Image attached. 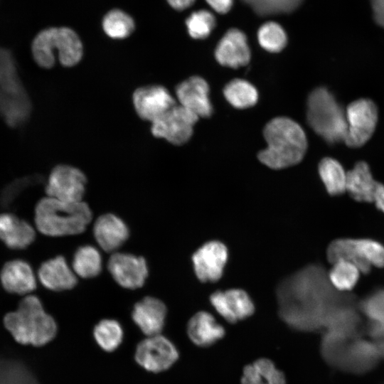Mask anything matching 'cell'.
<instances>
[{
    "label": "cell",
    "mask_w": 384,
    "mask_h": 384,
    "mask_svg": "<svg viewBox=\"0 0 384 384\" xmlns=\"http://www.w3.org/2000/svg\"><path fill=\"white\" fill-rule=\"evenodd\" d=\"M267 146L258 154L259 160L274 169L287 168L304 158L307 140L302 127L294 120L279 117L270 121L264 129Z\"/></svg>",
    "instance_id": "cell-1"
},
{
    "label": "cell",
    "mask_w": 384,
    "mask_h": 384,
    "mask_svg": "<svg viewBox=\"0 0 384 384\" xmlns=\"http://www.w3.org/2000/svg\"><path fill=\"white\" fill-rule=\"evenodd\" d=\"M4 324L14 339L21 344L42 346L56 336L55 319L46 312L39 298L28 295L15 311L6 314Z\"/></svg>",
    "instance_id": "cell-2"
},
{
    "label": "cell",
    "mask_w": 384,
    "mask_h": 384,
    "mask_svg": "<svg viewBox=\"0 0 384 384\" xmlns=\"http://www.w3.org/2000/svg\"><path fill=\"white\" fill-rule=\"evenodd\" d=\"M34 220L38 230L45 235H73L85 230L92 220V211L82 201L67 202L47 196L37 203Z\"/></svg>",
    "instance_id": "cell-3"
},
{
    "label": "cell",
    "mask_w": 384,
    "mask_h": 384,
    "mask_svg": "<svg viewBox=\"0 0 384 384\" xmlns=\"http://www.w3.org/2000/svg\"><path fill=\"white\" fill-rule=\"evenodd\" d=\"M306 119L311 129L326 142H344L347 132L346 111L326 87L314 90L307 100Z\"/></svg>",
    "instance_id": "cell-4"
},
{
    "label": "cell",
    "mask_w": 384,
    "mask_h": 384,
    "mask_svg": "<svg viewBox=\"0 0 384 384\" xmlns=\"http://www.w3.org/2000/svg\"><path fill=\"white\" fill-rule=\"evenodd\" d=\"M31 48L35 61L44 68L53 66L55 52L60 63L66 67L78 63L82 55V46L78 36L65 27L41 31L34 38Z\"/></svg>",
    "instance_id": "cell-5"
},
{
    "label": "cell",
    "mask_w": 384,
    "mask_h": 384,
    "mask_svg": "<svg viewBox=\"0 0 384 384\" xmlns=\"http://www.w3.org/2000/svg\"><path fill=\"white\" fill-rule=\"evenodd\" d=\"M346 118L348 128L344 142L351 148L361 147L370 139L376 128L377 106L370 99L356 100L346 107Z\"/></svg>",
    "instance_id": "cell-6"
},
{
    "label": "cell",
    "mask_w": 384,
    "mask_h": 384,
    "mask_svg": "<svg viewBox=\"0 0 384 384\" xmlns=\"http://www.w3.org/2000/svg\"><path fill=\"white\" fill-rule=\"evenodd\" d=\"M174 343L161 334L146 336L137 346L134 360L148 372L158 373L170 368L178 359Z\"/></svg>",
    "instance_id": "cell-7"
},
{
    "label": "cell",
    "mask_w": 384,
    "mask_h": 384,
    "mask_svg": "<svg viewBox=\"0 0 384 384\" xmlns=\"http://www.w3.org/2000/svg\"><path fill=\"white\" fill-rule=\"evenodd\" d=\"M198 117L181 105H175L151 122V133L175 145L189 140Z\"/></svg>",
    "instance_id": "cell-8"
},
{
    "label": "cell",
    "mask_w": 384,
    "mask_h": 384,
    "mask_svg": "<svg viewBox=\"0 0 384 384\" xmlns=\"http://www.w3.org/2000/svg\"><path fill=\"white\" fill-rule=\"evenodd\" d=\"M87 179L78 169L58 165L51 171L46 186L47 196L67 202L82 201Z\"/></svg>",
    "instance_id": "cell-9"
},
{
    "label": "cell",
    "mask_w": 384,
    "mask_h": 384,
    "mask_svg": "<svg viewBox=\"0 0 384 384\" xmlns=\"http://www.w3.org/2000/svg\"><path fill=\"white\" fill-rule=\"evenodd\" d=\"M108 270L121 287L135 289L142 287L148 277L146 260L126 252H114L107 262Z\"/></svg>",
    "instance_id": "cell-10"
},
{
    "label": "cell",
    "mask_w": 384,
    "mask_h": 384,
    "mask_svg": "<svg viewBox=\"0 0 384 384\" xmlns=\"http://www.w3.org/2000/svg\"><path fill=\"white\" fill-rule=\"evenodd\" d=\"M133 103L138 115L151 122L176 105L170 92L161 85L138 88L133 94Z\"/></svg>",
    "instance_id": "cell-11"
},
{
    "label": "cell",
    "mask_w": 384,
    "mask_h": 384,
    "mask_svg": "<svg viewBox=\"0 0 384 384\" xmlns=\"http://www.w3.org/2000/svg\"><path fill=\"white\" fill-rule=\"evenodd\" d=\"M228 260V250L220 242L204 244L192 256L194 271L201 282H216L222 276Z\"/></svg>",
    "instance_id": "cell-12"
},
{
    "label": "cell",
    "mask_w": 384,
    "mask_h": 384,
    "mask_svg": "<svg viewBox=\"0 0 384 384\" xmlns=\"http://www.w3.org/2000/svg\"><path fill=\"white\" fill-rule=\"evenodd\" d=\"M382 357L374 341L357 337L348 341L344 350L341 369L362 373L375 367Z\"/></svg>",
    "instance_id": "cell-13"
},
{
    "label": "cell",
    "mask_w": 384,
    "mask_h": 384,
    "mask_svg": "<svg viewBox=\"0 0 384 384\" xmlns=\"http://www.w3.org/2000/svg\"><path fill=\"white\" fill-rule=\"evenodd\" d=\"M210 301L216 311L229 323H236L251 316L255 307L249 295L242 289L217 291Z\"/></svg>",
    "instance_id": "cell-14"
},
{
    "label": "cell",
    "mask_w": 384,
    "mask_h": 384,
    "mask_svg": "<svg viewBox=\"0 0 384 384\" xmlns=\"http://www.w3.org/2000/svg\"><path fill=\"white\" fill-rule=\"evenodd\" d=\"M180 105L196 114L198 117H209L213 107L209 99L207 82L199 76H193L180 83L176 88Z\"/></svg>",
    "instance_id": "cell-15"
},
{
    "label": "cell",
    "mask_w": 384,
    "mask_h": 384,
    "mask_svg": "<svg viewBox=\"0 0 384 384\" xmlns=\"http://www.w3.org/2000/svg\"><path fill=\"white\" fill-rule=\"evenodd\" d=\"M215 57L223 66L238 68L247 65L250 50L245 33L237 28L228 30L218 42Z\"/></svg>",
    "instance_id": "cell-16"
},
{
    "label": "cell",
    "mask_w": 384,
    "mask_h": 384,
    "mask_svg": "<svg viewBox=\"0 0 384 384\" xmlns=\"http://www.w3.org/2000/svg\"><path fill=\"white\" fill-rule=\"evenodd\" d=\"M166 314L167 309L162 301L146 297L134 304L132 318L140 331L146 336H150L161 334Z\"/></svg>",
    "instance_id": "cell-17"
},
{
    "label": "cell",
    "mask_w": 384,
    "mask_h": 384,
    "mask_svg": "<svg viewBox=\"0 0 384 384\" xmlns=\"http://www.w3.org/2000/svg\"><path fill=\"white\" fill-rule=\"evenodd\" d=\"M93 234L98 245L112 252L119 249L128 239L129 232L126 223L112 213H106L97 218Z\"/></svg>",
    "instance_id": "cell-18"
},
{
    "label": "cell",
    "mask_w": 384,
    "mask_h": 384,
    "mask_svg": "<svg viewBox=\"0 0 384 384\" xmlns=\"http://www.w3.org/2000/svg\"><path fill=\"white\" fill-rule=\"evenodd\" d=\"M0 282L4 289L13 294H26L36 288V279L31 265L16 259L6 262L0 272Z\"/></svg>",
    "instance_id": "cell-19"
},
{
    "label": "cell",
    "mask_w": 384,
    "mask_h": 384,
    "mask_svg": "<svg viewBox=\"0 0 384 384\" xmlns=\"http://www.w3.org/2000/svg\"><path fill=\"white\" fill-rule=\"evenodd\" d=\"M40 282L46 289L60 292L69 290L77 284L76 274L63 256L46 260L38 269Z\"/></svg>",
    "instance_id": "cell-20"
},
{
    "label": "cell",
    "mask_w": 384,
    "mask_h": 384,
    "mask_svg": "<svg viewBox=\"0 0 384 384\" xmlns=\"http://www.w3.org/2000/svg\"><path fill=\"white\" fill-rule=\"evenodd\" d=\"M36 232L26 220L9 213L0 214V240L9 248L24 249L35 240Z\"/></svg>",
    "instance_id": "cell-21"
},
{
    "label": "cell",
    "mask_w": 384,
    "mask_h": 384,
    "mask_svg": "<svg viewBox=\"0 0 384 384\" xmlns=\"http://www.w3.org/2000/svg\"><path fill=\"white\" fill-rule=\"evenodd\" d=\"M225 331L208 312L199 311L194 314L187 324V334L196 346L208 347L223 338Z\"/></svg>",
    "instance_id": "cell-22"
},
{
    "label": "cell",
    "mask_w": 384,
    "mask_h": 384,
    "mask_svg": "<svg viewBox=\"0 0 384 384\" xmlns=\"http://www.w3.org/2000/svg\"><path fill=\"white\" fill-rule=\"evenodd\" d=\"M378 183L365 161H358L347 172L346 191L357 201L373 202Z\"/></svg>",
    "instance_id": "cell-23"
},
{
    "label": "cell",
    "mask_w": 384,
    "mask_h": 384,
    "mask_svg": "<svg viewBox=\"0 0 384 384\" xmlns=\"http://www.w3.org/2000/svg\"><path fill=\"white\" fill-rule=\"evenodd\" d=\"M31 110L24 89L9 91L0 89V115L11 127H17L28 117Z\"/></svg>",
    "instance_id": "cell-24"
},
{
    "label": "cell",
    "mask_w": 384,
    "mask_h": 384,
    "mask_svg": "<svg viewBox=\"0 0 384 384\" xmlns=\"http://www.w3.org/2000/svg\"><path fill=\"white\" fill-rule=\"evenodd\" d=\"M241 384H286V379L271 360L262 358L245 366Z\"/></svg>",
    "instance_id": "cell-25"
},
{
    "label": "cell",
    "mask_w": 384,
    "mask_h": 384,
    "mask_svg": "<svg viewBox=\"0 0 384 384\" xmlns=\"http://www.w3.org/2000/svg\"><path fill=\"white\" fill-rule=\"evenodd\" d=\"M327 259L331 263L347 261L356 265L361 272L368 273L371 267L362 257L356 239L339 238L332 241L327 248Z\"/></svg>",
    "instance_id": "cell-26"
},
{
    "label": "cell",
    "mask_w": 384,
    "mask_h": 384,
    "mask_svg": "<svg viewBox=\"0 0 384 384\" xmlns=\"http://www.w3.org/2000/svg\"><path fill=\"white\" fill-rule=\"evenodd\" d=\"M72 267L75 274L80 277L89 279L97 277L102 267L101 254L92 245L80 246L73 255Z\"/></svg>",
    "instance_id": "cell-27"
},
{
    "label": "cell",
    "mask_w": 384,
    "mask_h": 384,
    "mask_svg": "<svg viewBox=\"0 0 384 384\" xmlns=\"http://www.w3.org/2000/svg\"><path fill=\"white\" fill-rule=\"evenodd\" d=\"M319 174L330 195H341L346 191L347 172L337 160L324 158L319 165Z\"/></svg>",
    "instance_id": "cell-28"
},
{
    "label": "cell",
    "mask_w": 384,
    "mask_h": 384,
    "mask_svg": "<svg viewBox=\"0 0 384 384\" xmlns=\"http://www.w3.org/2000/svg\"><path fill=\"white\" fill-rule=\"evenodd\" d=\"M93 336L99 347L111 353L117 350L124 338V331L121 324L112 319L100 321L94 327Z\"/></svg>",
    "instance_id": "cell-29"
},
{
    "label": "cell",
    "mask_w": 384,
    "mask_h": 384,
    "mask_svg": "<svg viewBox=\"0 0 384 384\" xmlns=\"http://www.w3.org/2000/svg\"><path fill=\"white\" fill-rule=\"evenodd\" d=\"M223 94L228 102L238 109L252 107L258 100L256 88L242 79H235L228 82L224 87Z\"/></svg>",
    "instance_id": "cell-30"
},
{
    "label": "cell",
    "mask_w": 384,
    "mask_h": 384,
    "mask_svg": "<svg viewBox=\"0 0 384 384\" xmlns=\"http://www.w3.org/2000/svg\"><path fill=\"white\" fill-rule=\"evenodd\" d=\"M332 265L328 274L332 287L340 292H348L353 289L360 277L358 267L347 261H338Z\"/></svg>",
    "instance_id": "cell-31"
},
{
    "label": "cell",
    "mask_w": 384,
    "mask_h": 384,
    "mask_svg": "<svg viewBox=\"0 0 384 384\" xmlns=\"http://www.w3.org/2000/svg\"><path fill=\"white\" fill-rule=\"evenodd\" d=\"M102 27L107 36L113 38H124L134 29L133 19L119 9L108 12L102 21Z\"/></svg>",
    "instance_id": "cell-32"
},
{
    "label": "cell",
    "mask_w": 384,
    "mask_h": 384,
    "mask_svg": "<svg viewBox=\"0 0 384 384\" xmlns=\"http://www.w3.org/2000/svg\"><path fill=\"white\" fill-rule=\"evenodd\" d=\"M361 310L368 319V330L384 331V289L369 296L361 304Z\"/></svg>",
    "instance_id": "cell-33"
},
{
    "label": "cell",
    "mask_w": 384,
    "mask_h": 384,
    "mask_svg": "<svg viewBox=\"0 0 384 384\" xmlns=\"http://www.w3.org/2000/svg\"><path fill=\"white\" fill-rule=\"evenodd\" d=\"M257 38L260 45L271 53L281 51L287 41L284 29L275 22H267L263 24L258 30Z\"/></svg>",
    "instance_id": "cell-34"
},
{
    "label": "cell",
    "mask_w": 384,
    "mask_h": 384,
    "mask_svg": "<svg viewBox=\"0 0 384 384\" xmlns=\"http://www.w3.org/2000/svg\"><path fill=\"white\" fill-rule=\"evenodd\" d=\"M189 35L195 39L207 38L215 26V16L210 11L193 12L186 21Z\"/></svg>",
    "instance_id": "cell-35"
},
{
    "label": "cell",
    "mask_w": 384,
    "mask_h": 384,
    "mask_svg": "<svg viewBox=\"0 0 384 384\" xmlns=\"http://www.w3.org/2000/svg\"><path fill=\"white\" fill-rule=\"evenodd\" d=\"M0 89L18 91L23 89L18 78L14 60L9 50L0 48Z\"/></svg>",
    "instance_id": "cell-36"
},
{
    "label": "cell",
    "mask_w": 384,
    "mask_h": 384,
    "mask_svg": "<svg viewBox=\"0 0 384 384\" xmlns=\"http://www.w3.org/2000/svg\"><path fill=\"white\" fill-rule=\"evenodd\" d=\"M357 247L364 260L376 267H384V245L372 239H356Z\"/></svg>",
    "instance_id": "cell-37"
},
{
    "label": "cell",
    "mask_w": 384,
    "mask_h": 384,
    "mask_svg": "<svg viewBox=\"0 0 384 384\" xmlns=\"http://www.w3.org/2000/svg\"><path fill=\"white\" fill-rule=\"evenodd\" d=\"M28 181V179H20L8 186L0 196V204L2 206H7L12 203L17 193L29 184Z\"/></svg>",
    "instance_id": "cell-38"
},
{
    "label": "cell",
    "mask_w": 384,
    "mask_h": 384,
    "mask_svg": "<svg viewBox=\"0 0 384 384\" xmlns=\"http://www.w3.org/2000/svg\"><path fill=\"white\" fill-rule=\"evenodd\" d=\"M375 22L384 28V0H370Z\"/></svg>",
    "instance_id": "cell-39"
},
{
    "label": "cell",
    "mask_w": 384,
    "mask_h": 384,
    "mask_svg": "<svg viewBox=\"0 0 384 384\" xmlns=\"http://www.w3.org/2000/svg\"><path fill=\"white\" fill-rule=\"evenodd\" d=\"M206 2L218 13H228L233 4V0H206Z\"/></svg>",
    "instance_id": "cell-40"
},
{
    "label": "cell",
    "mask_w": 384,
    "mask_h": 384,
    "mask_svg": "<svg viewBox=\"0 0 384 384\" xmlns=\"http://www.w3.org/2000/svg\"><path fill=\"white\" fill-rule=\"evenodd\" d=\"M373 202L375 203L376 208L384 213V185L379 182L374 194Z\"/></svg>",
    "instance_id": "cell-41"
},
{
    "label": "cell",
    "mask_w": 384,
    "mask_h": 384,
    "mask_svg": "<svg viewBox=\"0 0 384 384\" xmlns=\"http://www.w3.org/2000/svg\"><path fill=\"white\" fill-rule=\"evenodd\" d=\"M167 1L174 9L181 11L191 6L195 0H167Z\"/></svg>",
    "instance_id": "cell-42"
},
{
    "label": "cell",
    "mask_w": 384,
    "mask_h": 384,
    "mask_svg": "<svg viewBox=\"0 0 384 384\" xmlns=\"http://www.w3.org/2000/svg\"><path fill=\"white\" fill-rule=\"evenodd\" d=\"M383 357H384V353H383Z\"/></svg>",
    "instance_id": "cell-43"
}]
</instances>
